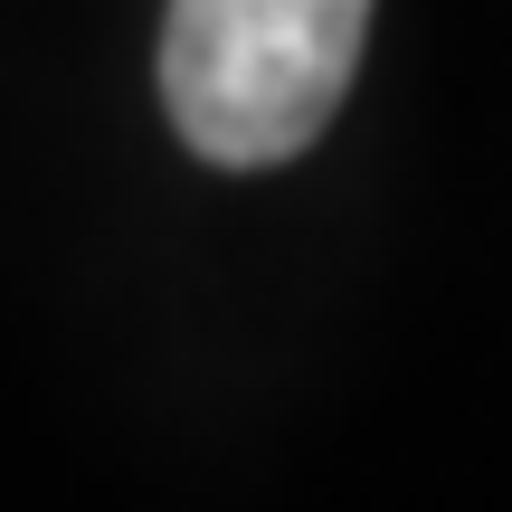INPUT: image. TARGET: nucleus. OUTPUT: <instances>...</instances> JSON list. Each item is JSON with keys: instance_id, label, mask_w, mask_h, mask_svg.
<instances>
[{"instance_id": "1", "label": "nucleus", "mask_w": 512, "mask_h": 512, "mask_svg": "<svg viewBox=\"0 0 512 512\" xmlns=\"http://www.w3.org/2000/svg\"><path fill=\"white\" fill-rule=\"evenodd\" d=\"M370 0H171L162 114L200 162L275 171L342 114Z\"/></svg>"}]
</instances>
